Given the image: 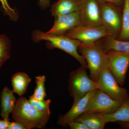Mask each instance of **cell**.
Here are the masks:
<instances>
[{"label":"cell","mask_w":129,"mask_h":129,"mask_svg":"<svg viewBox=\"0 0 129 129\" xmlns=\"http://www.w3.org/2000/svg\"><path fill=\"white\" fill-rule=\"evenodd\" d=\"M12 114L14 120L22 124L26 129L45 128L50 115V113L38 111L29 100L22 96L17 100Z\"/></svg>","instance_id":"6da1fadb"},{"label":"cell","mask_w":129,"mask_h":129,"mask_svg":"<svg viewBox=\"0 0 129 129\" xmlns=\"http://www.w3.org/2000/svg\"><path fill=\"white\" fill-rule=\"evenodd\" d=\"M32 39L35 42L41 41L47 42V47L49 49L57 48L69 54L74 58L86 69H88L87 63L82 55L79 53V47L81 42L68 37L64 35H56L50 34L41 30H35L32 32Z\"/></svg>","instance_id":"7a4b0ae2"},{"label":"cell","mask_w":129,"mask_h":129,"mask_svg":"<svg viewBox=\"0 0 129 129\" xmlns=\"http://www.w3.org/2000/svg\"><path fill=\"white\" fill-rule=\"evenodd\" d=\"M102 39L90 44L81 43L78 48L79 52L85 59L89 70L90 78L95 82L103 69L108 64L107 53L102 45Z\"/></svg>","instance_id":"3957f363"},{"label":"cell","mask_w":129,"mask_h":129,"mask_svg":"<svg viewBox=\"0 0 129 129\" xmlns=\"http://www.w3.org/2000/svg\"><path fill=\"white\" fill-rule=\"evenodd\" d=\"M85 68L81 66L72 71L69 79L70 95L76 102L89 92L96 89L95 82L88 76Z\"/></svg>","instance_id":"277c9868"},{"label":"cell","mask_w":129,"mask_h":129,"mask_svg":"<svg viewBox=\"0 0 129 129\" xmlns=\"http://www.w3.org/2000/svg\"><path fill=\"white\" fill-rule=\"evenodd\" d=\"M95 83L96 89L101 90L122 104L128 97L127 90L120 86L108 64L102 70Z\"/></svg>","instance_id":"5b68a950"},{"label":"cell","mask_w":129,"mask_h":129,"mask_svg":"<svg viewBox=\"0 0 129 129\" xmlns=\"http://www.w3.org/2000/svg\"><path fill=\"white\" fill-rule=\"evenodd\" d=\"M64 35L78 40L81 43L86 44L95 42L108 36H113L103 26L81 24L67 32Z\"/></svg>","instance_id":"8992f818"},{"label":"cell","mask_w":129,"mask_h":129,"mask_svg":"<svg viewBox=\"0 0 129 129\" xmlns=\"http://www.w3.org/2000/svg\"><path fill=\"white\" fill-rule=\"evenodd\" d=\"M107 53L109 68L120 86H123L129 67V53L117 51Z\"/></svg>","instance_id":"52a82bcc"},{"label":"cell","mask_w":129,"mask_h":129,"mask_svg":"<svg viewBox=\"0 0 129 129\" xmlns=\"http://www.w3.org/2000/svg\"><path fill=\"white\" fill-rule=\"evenodd\" d=\"M118 7L111 3L100 4L103 26L116 38L120 34L122 26V16Z\"/></svg>","instance_id":"ba28073f"},{"label":"cell","mask_w":129,"mask_h":129,"mask_svg":"<svg viewBox=\"0 0 129 129\" xmlns=\"http://www.w3.org/2000/svg\"><path fill=\"white\" fill-rule=\"evenodd\" d=\"M122 104L101 90L96 89L85 113H110L116 111Z\"/></svg>","instance_id":"9c48e42d"},{"label":"cell","mask_w":129,"mask_h":129,"mask_svg":"<svg viewBox=\"0 0 129 129\" xmlns=\"http://www.w3.org/2000/svg\"><path fill=\"white\" fill-rule=\"evenodd\" d=\"M78 12L81 25L103 26L100 4L96 0H80Z\"/></svg>","instance_id":"30bf717a"},{"label":"cell","mask_w":129,"mask_h":129,"mask_svg":"<svg viewBox=\"0 0 129 129\" xmlns=\"http://www.w3.org/2000/svg\"><path fill=\"white\" fill-rule=\"evenodd\" d=\"M95 90L89 92L76 102L69 111L62 116H60L57 124L63 127H66L69 123L77 119L80 115L84 113L88 108Z\"/></svg>","instance_id":"8fae6325"},{"label":"cell","mask_w":129,"mask_h":129,"mask_svg":"<svg viewBox=\"0 0 129 129\" xmlns=\"http://www.w3.org/2000/svg\"><path fill=\"white\" fill-rule=\"evenodd\" d=\"M80 24L78 12H75L56 17L53 26L47 33L56 35H64Z\"/></svg>","instance_id":"7c38bea8"},{"label":"cell","mask_w":129,"mask_h":129,"mask_svg":"<svg viewBox=\"0 0 129 129\" xmlns=\"http://www.w3.org/2000/svg\"><path fill=\"white\" fill-rule=\"evenodd\" d=\"M14 92L7 86L3 89L1 93V115L3 119L10 120L9 115L16 107V100Z\"/></svg>","instance_id":"4fadbf2b"},{"label":"cell","mask_w":129,"mask_h":129,"mask_svg":"<svg viewBox=\"0 0 129 129\" xmlns=\"http://www.w3.org/2000/svg\"><path fill=\"white\" fill-rule=\"evenodd\" d=\"M80 1L58 0L53 3L51 9L52 15L55 18L78 12Z\"/></svg>","instance_id":"5bb4252c"},{"label":"cell","mask_w":129,"mask_h":129,"mask_svg":"<svg viewBox=\"0 0 129 129\" xmlns=\"http://www.w3.org/2000/svg\"><path fill=\"white\" fill-rule=\"evenodd\" d=\"M100 114L106 123L109 122H129V96L116 111L110 113Z\"/></svg>","instance_id":"9a60e30c"},{"label":"cell","mask_w":129,"mask_h":129,"mask_svg":"<svg viewBox=\"0 0 129 129\" xmlns=\"http://www.w3.org/2000/svg\"><path fill=\"white\" fill-rule=\"evenodd\" d=\"M31 78L25 73L18 72L14 74L11 78L12 90L14 93L22 96L27 91Z\"/></svg>","instance_id":"2e32d148"},{"label":"cell","mask_w":129,"mask_h":129,"mask_svg":"<svg viewBox=\"0 0 129 129\" xmlns=\"http://www.w3.org/2000/svg\"><path fill=\"white\" fill-rule=\"evenodd\" d=\"M102 45L106 52L113 51L129 53V41L120 40L114 36H108L102 39Z\"/></svg>","instance_id":"e0dca14e"},{"label":"cell","mask_w":129,"mask_h":129,"mask_svg":"<svg viewBox=\"0 0 129 129\" xmlns=\"http://www.w3.org/2000/svg\"><path fill=\"white\" fill-rule=\"evenodd\" d=\"M83 122L89 129H103L106 124L100 114L84 113L75 119Z\"/></svg>","instance_id":"ac0fdd59"},{"label":"cell","mask_w":129,"mask_h":129,"mask_svg":"<svg viewBox=\"0 0 129 129\" xmlns=\"http://www.w3.org/2000/svg\"><path fill=\"white\" fill-rule=\"evenodd\" d=\"M118 39L129 41V0H124L122 26Z\"/></svg>","instance_id":"d6986e66"},{"label":"cell","mask_w":129,"mask_h":129,"mask_svg":"<svg viewBox=\"0 0 129 129\" xmlns=\"http://www.w3.org/2000/svg\"><path fill=\"white\" fill-rule=\"evenodd\" d=\"M11 42L5 35H0V69L11 57Z\"/></svg>","instance_id":"ffe728a7"},{"label":"cell","mask_w":129,"mask_h":129,"mask_svg":"<svg viewBox=\"0 0 129 129\" xmlns=\"http://www.w3.org/2000/svg\"><path fill=\"white\" fill-rule=\"evenodd\" d=\"M36 86L34 94L30 96L38 100H44L46 96L45 83L46 77L45 75H40L35 77Z\"/></svg>","instance_id":"44dd1931"},{"label":"cell","mask_w":129,"mask_h":129,"mask_svg":"<svg viewBox=\"0 0 129 129\" xmlns=\"http://www.w3.org/2000/svg\"><path fill=\"white\" fill-rule=\"evenodd\" d=\"M29 101L32 106L41 112L50 113V106L51 101L48 99L45 100H38L34 99L30 96H29Z\"/></svg>","instance_id":"7402d4cb"},{"label":"cell","mask_w":129,"mask_h":129,"mask_svg":"<svg viewBox=\"0 0 129 129\" xmlns=\"http://www.w3.org/2000/svg\"><path fill=\"white\" fill-rule=\"evenodd\" d=\"M0 2L5 13L9 16L11 20L14 22L17 21L19 17L18 12L16 9L11 7L7 0H0Z\"/></svg>","instance_id":"603a6c76"},{"label":"cell","mask_w":129,"mask_h":129,"mask_svg":"<svg viewBox=\"0 0 129 129\" xmlns=\"http://www.w3.org/2000/svg\"><path fill=\"white\" fill-rule=\"evenodd\" d=\"M71 129H89L84 123L77 120H73L68 124Z\"/></svg>","instance_id":"cb8c5ba5"},{"label":"cell","mask_w":129,"mask_h":129,"mask_svg":"<svg viewBox=\"0 0 129 129\" xmlns=\"http://www.w3.org/2000/svg\"><path fill=\"white\" fill-rule=\"evenodd\" d=\"M99 4L104 3H111L118 7L123 6L124 0H96Z\"/></svg>","instance_id":"d4e9b609"},{"label":"cell","mask_w":129,"mask_h":129,"mask_svg":"<svg viewBox=\"0 0 129 129\" xmlns=\"http://www.w3.org/2000/svg\"><path fill=\"white\" fill-rule=\"evenodd\" d=\"M8 129H26L24 125L20 122L15 121V122H10Z\"/></svg>","instance_id":"484cf974"},{"label":"cell","mask_w":129,"mask_h":129,"mask_svg":"<svg viewBox=\"0 0 129 129\" xmlns=\"http://www.w3.org/2000/svg\"><path fill=\"white\" fill-rule=\"evenodd\" d=\"M10 123L9 120L0 119V129H8Z\"/></svg>","instance_id":"4316f807"},{"label":"cell","mask_w":129,"mask_h":129,"mask_svg":"<svg viewBox=\"0 0 129 129\" xmlns=\"http://www.w3.org/2000/svg\"><path fill=\"white\" fill-rule=\"evenodd\" d=\"M40 7L42 9H46L50 6V0H39Z\"/></svg>","instance_id":"83f0119b"},{"label":"cell","mask_w":129,"mask_h":129,"mask_svg":"<svg viewBox=\"0 0 129 129\" xmlns=\"http://www.w3.org/2000/svg\"><path fill=\"white\" fill-rule=\"evenodd\" d=\"M121 128L123 129H129V122H118Z\"/></svg>","instance_id":"f1b7e54d"},{"label":"cell","mask_w":129,"mask_h":129,"mask_svg":"<svg viewBox=\"0 0 129 129\" xmlns=\"http://www.w3.org/2000/svg\"><path fill=\"white\" fill-rule=\"evenodd\" d=\"M78 1H80V0H78Z\"/></svg>","instance_id":"f546056e"}]
</instances>
